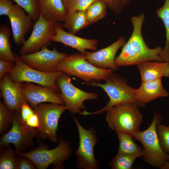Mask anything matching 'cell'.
<instances>
[{"label": "cell", "mask_w": 169, "mask_h": 169, "mask_svg": "<svg viewBox=\"0 0 169 169\" xmlns=\"http://www.w3.org/2000/svg\"><path fill=\"white\" fill-rule=\"evenodd\" d=\"M40 15L48 20L64 22L67 12L63 0H37Z\"/></svg>", "instance_id": "cell-21"}, {"label": "cell", "mask_w": 169, "mask_h": 169, "mask_svg": "<svg viewBox=\"0 0 169 169\" xmlns=\"http://www.w3.org/2000/svg\"><path fill=\"white\" fill-rule=\"evenodd\" d=\"M13 114L4 102H0V133L5 132L12 124Z\"/></svg>", "instance_id": "cell-30"}, {"label": "cell", "mask_w": 169, "mask_h": 169, "mask_svg": "<svg viewBox=\"0 0 169 169\" xmlns=\"http://www.w3.org/2000/svg\"><path fill=\"white\" fill-rule=\"evenodd\" d=\"M106 4L101 0L90 5L85 11L86 19L90 25L104 18L106 15Z\"/></svg>", "instance_id": "cell-26"}, {"label": "cell", "mask_w": 169, "mask_h": 169, "mask_svg": "<svg viewBox=\"0 0 169 169\" xmlns=\"http://www.w3.org/2000/svg\"><path fill=\"white\" fill-rule=\"evenodd\" d=\"M34 110L39 120V137L43 140L48 139L53 142H57L58 122L62 114L67 110L65 105L40 103Z\"/></svg>", "instance_id": "cell-9"}, {"label": "cell", "mask_w": 169, "mask_h": 169, "mask_svg": "<svg viewBox=\"0 0 169 169\" xmlns=\"http://www.w3.org/2000/svg\"><path fill=\"white\" fill-rule=\"evenodd\" d=\"M56 83L60 93H59L65 104L66 110L73 115L84 110V102L88 100L97 99L96 93L88 92L81 90L71 82L69 75L63 73L56 79Z\"/></svg>", "instance_id": "cell-10"}, {"label": "cell", "mask_w": 169, "mask_h": 169, "mask_svg": "<svg viewBox=\"0 0 169 169\" xmlns=\"http://www.w3.org/2000/svg\"><path fill=\"white\" fill-rule=\"evenodd\" d=\"M16 158L14 151L9 148L0 156V169H15Z\"/></svg>", "instance_id": "cell-32"}, {"label": "cell", "mask_w": 169, "mask_h": 169, "mask_svg": "<svg viewBox=\"0 0 169 169\" xmlns=\"http://www.w3.org/2000/svg\"><path fill=\"white\" fill-rule=\"evenodd\" d=\"M28 103L24 104L21 107L20 115L22 120L25 123L29 117L36 113Z\"/></svg>", "instance_id": "cell-36"}, {"label": "cell", "mask_w": 169, "mask_h": 169, "mask_svg": "<svg viewBox=\"0 0 169 169\" xmlns=\"http://www.w3.org/2000/svg\"><path fill=\"white\" fill-rule=\"evenodd\" d=\"M125 42V38L120 36L115 42L108 47L94 52L86 50L84 54L86 59L99 68L117 70L118 67L115 63V56L119 49Z\"/></svg>", "instance_id": "cell-15"}, {"label": "cell", "mask_w": 169, "mask_h": 169, "mask_svg": "<svg viewBox=\"0 0 169 169\" xmlns=\"http://www.w3.org/2000/svg\"><path fill=\"white\" fill-rule=\"evenodd\" d=\"M25 123L27 125L32 128H38L39 127V119L36 113L29 117Z\"/></svg>", "instance_id": "cell-38"}, {"label": "cell", "mask_w": 169, "mask_h": 169, "mask_svg": "<svg viewBox=\"0 0 169 169\" xmlns=\"http://www.w3.org/2000/svg\"><path fill=\"white\" fill-rule=\"evenodd\" d=\"M73 150L69 141L61 137L58 146L52 149L40 146L28 152H20L17 155L31 161L38 169H45L52 165L54 169L64 168L63 163L72 155Z\"/></svg>", "instance_id": "cell-5"}, {"label": "cell", "mask_w": 169, "mask_h": 169, "mask_svg": "<svg viewBox=\"0 0 169 169\" xmlns=\"http://www.w3.org/2000/svg\"><path fill=\"white\" fill-rule=\"evenodd\" d=\"M119 141L118 153L129 155L138 157H143V148L134 142L133 136L121 132H115Z\"/></svg>", "instance_id": "cell-22"}, {"label": "cell", "mask_w": 169, "mask_h": 169, "mask_svg": "<svg viewBox=\"0 0 169 169\" xmlns=\"http://www.w3.org/2000/svg\"><path fill=\"white\" fill-rule=\"evenodd\" d=\"M72 118L78 130L79 145L75 151L76 158V167L79 169H98L100 165L96 159L94 148L98 142L96 131L91 126L86 130L80 124L77 117Z\"/></svg>", "instance_id": "cell-7"}, {"label": "cell", "mask_w": 169, "mask_h": 169, "mask_svg": "<svg viewBox=\"0 0 169 169\" xmlns=\"http://www.w3.org/2000/svg\"><path fill=\"white\" fill-rule=\"evenodd\" d=\"M25 11L16 4L7 16L11 23L13 42L17 46L25 43V35L33 25L32 18L26 14Z\"/></svg>", "instance_id": "cell-17"}, {"label": "cell", "mask_w": 169, "mask_h": 169, "mask_svg": "<svg viewBox=\"0 0 169 169\" xmlns=\"http://www.w3.org/2000/svg\"><path fill=\"white\" fill-rule=\"evenodd\" d=\"M39 132L37 128L30 127L23 121L20 113L13 114L11 127L1 137L0 145L13 144L17 155L31 145L33 138L38 135Z\"/></svg>", "instance_id": "cell-11"}, {"label": "cell", "mask_w": 169, "mask_h": 169, "mask_svg": "<svg viewBox=\"0 0 169 169\" xmlns=\"http://www.w3.org/2000/svg\"><path fill=\"white\" fill-rule=\"evenodd\" d=\"M161 120L160 114L155 112L149 127L144 131H139L132 136L143 146V157L145 161L159 168L164 163L169 161L168 154L164 152L161 147L156 131V125L161 122Z\"/></svg>", "instance_id": "cell-6"}, {"label": "cell", "mask_w": 169, "mask_h": 169, "mask_svg": "<svg viewBox=\"0 0 169 169\" xmlns=\"http://www.w3.org/2000/svg\"><path fill=\"white\" fill-rule=\"evenodd\" d=\"M168 156H169V154H168Z\"/></svg>", "instance_id": "cell-41"}, {"label": "cell", "mask_w": 169, "mask_h": 169, "mask_svg": "<svg viewBox=\"0 0 169 169\" xmlns=\"http://www.w3.org/2000/svg\"><path fill=\"white\" fill-rule=\"evenodd\" d=\"M64 22V27L68 32L74 34L89 25L86 19L85 11L67 13Z\"/></svg>", "instance_id": "cell-23"}, {"label": "cell", "mask_w": 169, "mask_h": 169, "mask_svg": "<svg viewBox=\"0 0 169 169\" xmlns=\"http://www.w3.org/2000/svg\"><path fill=\"white\" fill-rule=\"evenodd\" d=\"M161 169H169V161L164 163L160 168Z\"/></svg>", "instance_id": "cell-39"}, {"label": "cell", "mask_w": 169, "mask_h": 169, "mask_svg": "<svg viewBox=\"0 0 169 169\" xmlns=\"http://www.w3.org/2000/svg\"><path fill=\"white\" fill-rule=\"evenodd\" d=\"M131 0H120L121 5L122 8L128 5L131 2Z\"/></svg>", "instance_id": "cell-40"}, {"label": "cell", "mask_w": 169, "mask_h": 169, "mask_svg": "<svg viewBox=\"0 0 169 169\" xmlns=\"http://www.w3.org/2000/svg\"><path fill=\"white\" fill-rule=\"evenodd\" d=\"M57 70L78 78L87 85L94 82L105 80L113 71L110 69L100 68L93 65L86 59L84 54L81 53L68 55L59 63Z\"/></svg>", "instance_id": "cell-3"}, {"label": "cell", "mask_w": 169, "mask_h": 169, "mask_svg": "<svg viewBox=\"0 0 169 169\" xmlns=\"http://www.w3.org/2000/svg\"><path fill=\"white\" fill-rule=\"evenodd\" d=\"M159 122L156 129L159 142L162 150L166 153L169 154V125H165Z\"/></svg>", "instance_id": "cell-31"}, {"label": "cell", "mask_w": 169, "mask_h": 169, "mask_svg": "<svg viewBox=\"0 0 169 169\" xmlns=\"http://www.w3.org/2000/svg\"><path fill=\"white\" fill-rule=\"evenodd\" d=\"M136 158L133 156L117 153L112 159L110 166L112 169H131Z\"/></svg>", "instance_id": "cell-27"}, {"label": "cell", "mask_w": 169, "mask_h": 169, "mask_svg": "<svg viewBox=\"0 0 169 169\" xmlns=\"http://www.w3.org/2000/svg\"><path fill=\"white\" fill-rule=\"evenodd\" d=\"M14 5L10 0H0V15H8L12 10Z\"/></svg>", "instance_id": "cell-35"}, {"label": "cell", "mask_w": 169, "mask_h": 169, "mask_svg": "<svg viewBox=\"0 0 169 169\" xmlns=\"http://www.w3.org/2000/svg\"><path fill=\"white\" fill-rule=\"evenodd\" d=\"M142 82L155 80L163 77H169V62L148 61L136 65Z\"/></svg>", "instance_id": "cell-20"}, {"label": "cell", "mask_w": 169, "mask_h": 169, "mask_svg": "<svg viewBox=\"0 0 169 169\" xmlns=\"http://www.w3.org/2000/svg\"><path fill=\"white\" fill-rule=\"evenodd\" d=\"M145 17L144 13L131 17L132 32L122 46L120 53L115 58V63L118 67L136 65L148 61H163L160 56L162 48L157 46L151 49L144 40L141 31Z\"/></svg>", "instance_id": "cell-1"}, {"label": "cell", "mask_w": 169, "mask_h": 169, "mask_svg": "<svg viewBox=\"0 0 169 169\" xmlns=\"http://www.w3.org/2000/svg\"><path fill=\"white\" fill-rule=\"evenodd\" d=\"M13 68L8 76L14 82H33L40 85L51 87L57 91L59 89L56 83L57 78L64 73L57 70L52 73L44 72L32 68L15 54Z\"/></svg>", "instance_id": "cell-8"}, {"label": "cell", "mask_w": 169, "mask_h": 169, "mask_svg": "<svg viewBox=\"0 0 169 169\" xmlns=\"http://www.w3.org/2000/svg\"><path fill=\"white\" fill-rule=\"evenodd\" d=\"M23 84L13 81L6 74L0 79L1 94L3 102L13 114L20 113L22 105L28 103L22 92Z\"/></svg>", "instance_id": "cell-14"}, {"label": "cell", "mask_w": 169, "mask_h": 169, "mask_svg": "<svg viewBox=\"0 0 169 169\" xmlns=\"http://www.w3.org/2000/svg\"><path fill=\"white\" fill-rule=\"evenodd\" d=\"M107 5V7L115 13L119 14L122 11V7L120 0H101Z\"/></svg>", "instance_id": "cell-34"}, {"label": "cell", "mask_w": 169, "mask_h": 169, "mask_svg": "<svg viewBox=\"0 0 169 169\" xmlns=\"http://www.w3.org/2000/svg\"><path fill=\"white\" fill-rule=\"evenodd\" d=\"M99 0H63L67 14L85 11L94 2Z\"/></svg>", "instance_id": "cell-29"}, {"label": "cell", "mask_w": 169, "mask_h": 169, "mask_svg": "<svg viewBox=\"0 0 169 169\" xmlns=\"http://www.w3.org/2000/svg\"><path fill=\"white\" fill-rule=\"evenodd\" d=\"M156 14L162 20L166 30L165 46L160 56L163 61L169 62V0H165L163 6L156 10Z\"/></svg>", "instance_id": "cell-25"}, {"label": "cell", "mask_w": 169, "mask_h": 169, "mask_svg": "<svg viewBox=\"0 0 169 169\" xmlns=\"http://www.w3.org/2000/svg\"><path fill=\"white\" fill-rule=\"evenodd\" d=\"M23 8L35 22L38 18L39 13L37 0H13Z\"/></svg>", "instance_id": "cell-28"}, {"label": "cell", "mask_w": 169, "mask_h": 169, "mask_svg": "<svg viewBox=\"0 0 169 169\" xmlns=\"http://www.w3.org/2000/svg\"><path fill=\"white\" fill-rule=\"evenodd\" d=\"M136 105L121 104L115 105L106 111V120L110 128L115 132L133 136L139 131L143 115Z\"/></svg>", "instance_id": "cell-4"}, {"label": "cell", "mask_w": 169, "mask_h": 169, "mask_svg": "<svg viewBox=\"0 0 169 169\" xmlns=\"http://www.w3.org/2000/svg\"><path fill=\"white\" fill-rule=\"evenodd\" d=\"M59 23L46 20L40 15L34 23L30 36L19 51L20 55L33 53L39 51L43 47H48L56 33L55 28Z\"/></svg>", "instance_id": "cell-12"}, {"label": "cell", "mask_w": 169, "mask_h": 169, "mask_svg": "<svg viewBox=\"0 0 169 169\" xmlns=\"http://www.w3.org/2000/svg\"><path fill=\"white\" fill-rule=\"evenodd\" d=\"M10 29L5 24L0 25V60L14 62L15 54L12 52L10 42Z\"/></svg>", "instance_id": "cell-24"}, {"label": "cell", "mask_w": 169, "mask_h": 169, "mask_svg": "<svg viewBox=\"0 0 169 169\" xmlns=\"http://www.w3.org/2000/svg\"><path fill=\"white\" fill-rule=\"evenodd\" d=\"M135 97L140 103L146 104L160 97H165L169 94L163 88L161 78L148 81L142 82L139 88L134 89Z\"/></svg>", "instance_id": "cell-19"}, {"label": "cell", "mask_w": 169, "mask_h": 169, "mask_svg": "<svg viewBox=\"0 0 169 169\" xmlns=\"http://www.w3.org/2000/svg\"><path fill=\"white\" fill-rule=\"evenodd\" d=\"M16 158L15 169H35L37 168L35 165L28 159L19 156Z\"/></svg>", "instance_id": "cell-33"}, {"label": "cell", "mask_w": 169, "mask_h": 169, "mask_svg": "<svg viewBox=\"0 0 169 169\" xmlns=\"http://www.w3.org/2000/svg\"><path fill=\"white\" fill-rule=\"evenodd\" d=\"M68 55L59 52L55 47L50 50L44 47L39 51L19 56L30 67L44 72L52 73L57 71L59 63Z\"/></svg>", "instance_id": "cell-13"}, {"label": "cell", "mask_w": 169, "mask_h": 169, "mask_svg": "<svg viewBox=\"0 0 169 169\" xmlns=\"http://www.w3.org/2000/svg\"><path fill=\"white\" fill-rule=\"evenodd\" d=\"M105 80V82L104 83L94 82L89 85L100 87L106 93L109 100L106 105L101 109L93 112L84 110L79 113L80 115L87 116L99 114L115 105L121 104L132 103L138 107L145 106V105L140 103L136 99L134 89L127 84L125 80L119 75L112 73Z\"/></svg>", "instance_id": "cell-2"}, {"label": "cell", "mask_w": 169, "mask_h": 169, "mask_svg": "<svg viewBox=\"0 0 169 169\" xmlns=\"http://www.w3.org/2000/svg\"><path fill=\"white\" fill-rule=\"evenodd\" d=\"M13 62L0 60V79L6 73H10L14 67Z\"/></svg>", "instance_id": "cell-37"}, {"label": "cell", "mask_w": 169, "mask_h": 169, "mask_svg": "<svg viewBox=\"0 0 169 169\" xmlns=\"http://www.w3.org/2000/svg\"><path fill=\"white\" fill-rule=\"evenodd\" d=\"M63 26L60 22L55 27L56 33L52 37V41L59 42L71 47L84 54L87 49L95 51L97 49L99 41L97 39L83 38L67 32L63 29Z\"/></svg>", "instance_id": "cell-18"}, {"label": "cell", "mask_w": 169, "mask_h": 169, "mask_svg": "<svg viewBox=\"0 0 169 169\" xmlns=\"http://www.w3.org/2000/svg\"><path fill=\"white\" fill-rule=\"evenodd\" d=\"M22 92L28 102L33 108L38 104L43 102L65 105L59 93L50 87L25 82L23 84Z\"/></svg>", "instance_id": "cell-16"}]
</instances>
